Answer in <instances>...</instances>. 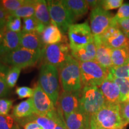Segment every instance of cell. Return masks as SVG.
Masks as SVG:
<instances>
[{"label": "cell", "mask_w": 129, "mask_h": 129, "mask_svg": "<svg viewBox=\"0 0 129 129\" xmlns=\"http://www.w3.org/2000/svg\"><path fill=\"white\" fill-rule=\"evenodd\" d=\"M90 129L124 128L120 115V104L106 103L90 117Z\"/></svg>", "instance_id": "1"}, {"label": "cell", "mask_w": 129, "mask_h": 129, "mask_svg": "<svg viewBox=\"0 0 129 129\" xmlns=\"http://www.w3.org/2000/svg\"><path fill=\"white\" fill-rule=\"evenodd\" d=\"M62 90L67 92L80 91L83 88L80 62L71 57L58 68Z\"/></svg>", "instance_id": "2"}, {"label": "cell", "mask_w": 129, "mask_h": 129, "mask_svg": "<svg viewBox=\"0 0 129 129\" xmlns=\"http://www.w3.org/2000/svg\"><path fill=\"white\" fill-rule=\"evenodd\" d=\"M59 79V71L57 68L44 63L41 64L38 84L49 96L55 106L57 105L60 93Z\"/></svg>", "instance_id": "3"}, {"label": "cell", "mask_w": 129, "mask_h": 129, "mask_svg": "<svg viewBox=\"0 0 129 129\" xmlns=\"http://www.w3.org/2000/svg\"><path fill=\"white\" fill-rule=\"evenodd\" d=\"M43 51H32L20 47L0 58V62L10 67L21 68L30 67L37 63L42 57Z\"/></svg>", "instance_id": "4"}, {"label": "cell", "mask_w": 129, "mask_h": 129, "mask_svg": "<svg viewBox=\"0 0 129 129\" xmlns=\"http://www.w3.org/2000/svg\"><path fill=\"white\" fill-rule=\"evenodd\" d=\"M106 104L98 87H83L81 91L80 109L91 117Z\"/></svg>", "instance_id": "5"}, {"label": "cell", "mask_w": 129, "mask_h": 129, "mask_svg": "<svg viewBox=\"0 0 129 129\" xmlns=\"http://www.w3.org/2000/svg\"><path fill=\"white\" fill-rule=\"evenodd\" d=\"M82 84L83 87H99L107 78L109 71L105 69L96 60L80 62Z\"/></svg>", "instance_id": "6"}, {"label": "cell", "mask_w": 129, "mask_h": 129, "mask_svg": "<svg viewBox=\"0 0 129 129\" xmlns=\"http://www.w3.org/2000/svg\"><path fill=\"white\" fill-rule=\"evenodd\" d=\"M44 63L54 66L58 69L72 57L71 50L67 40L60 43L46 46L42 52Z\"/></svg>", "instance_id": "7"}, {"label": "cell", "mask_w": 129, "mask_h": 129, "mask_svg": "<svg viewBox=\"0 0 129 129\" xmlns=\"http://www.w3.org/2000/svg\"><path fill=\"white\" fill-rule=\"evenodd\" d=\"M51 22L60 29L63 34L68 32L75 19L60 0L47 1Z\"/></svg>", "instance_id": "8"}, {"label": "cell", "mask_w": 129, "mask_h": 129, "mask_svg": "<svg viewBox=\"0 0 129 129\" xmlns=\"http://www.w3.org/2000/svg\"><path fill=\"white\" fill-rule=\"evenodd\" d=\"M68 37L71 51L86 46L94 39L87 22L70 26L68 30Z\"/></svg>", "instance_id": "9"}, {"label": "cell", "mask_w": 129, "mask_h": 129, "mask_svg": "<svg viewBox=\"0 0 129 129\" xmlns=\"http://www.w3.org/2000/svg\"><path fill=\"white\" fill-rule=\"evenodd\" d=\"M114 16L101 7L92 10L90 14V26L93 37L101 36L112 25Z\"/></svg>", "instance_id": "10"}, {"label": "cell", "mask_w": 129, "mask_h": 129, "mask_svg": "<svg viewBox=\"0 0 129 129\" xmlns=\"http://www.w3.org/2000/svg\"><path fill=\"white\" fill-rule=\"evenodd\" d=\"M35 114L40 116H44L56 109L55 105L49 96L43 91L40 85L37 84L34 88V94L32 97Z\"/></svg>", "instance_id": "11"}, {"label": "cell", "mask_w": 129, "mask_h": 129, "mask_svg": "<svg viewBox=\"0 0 129 129\" xmlns=\"http://www.w3.org/2000/svg\"><path fill=\"white\" fill-rule=\"evenodd\" d=\"M111 49L129 46V39L115 25L112 23L101 36L98 37Z\"/></svg>", "instance_id": "12"}, {"label": "cell", "mask_w": 129, "mask_h": 129, "mask_svg": "<svg viewBox=\"0 0 129 129\" xmlns=\"http://www.w3.org/2000/svg\"><path fill=\"white\" fill-rule=\"evenodd\" d=\"M81 91V90L76 92H61L56 106L60 109L63 117L80 109Z\"/></svg>", "instance_id": "13"}, {"label": "cell", "mask_w": 129, "mask_h": 129, "mask_svg": "<svg viewBox=\"0 0 129 129\" xmlns=\"http://www.w3.org/2000/svg\"><path fill=\"white\" fill-rule=\"evenodd\" d=\"M67 129H90V116L80 109L64 116Z\"/></svg>", "instance_id": "14"}, {"label": "cell", "mask_w": 129, "mask_h": 129, "mask_svg": "<svg viewBox=\"0 0 129 129\" xmlns=\"http://www.w3.org/2000/svg\"><path fill=\"white\" fill-rule=\"evenodd\" d=\"M96 46V56L95 60L104 68L109 70L113 67L112 62V49L102 41L99 37H94Z\"/></svg>", "instance_id": "15"}, {"label": "cell", "mask_w": 129, "mask_h": 129, "mask_svg": "<svg viewBox=\"0 0 129 129\" xmlns=\"http://www.w3.org/2000/svg\"><path fill=\"white\" fill-rule=\"evenodd\" d=\"M98 87L104 95L106 103L111 104H121L120 88L117 84L108 77Z\"/></svg>", "instance_id": "16"}, {"label": "cell", "mask_w": 129, "mask_h": 129, "mask_svg": "<svg viewBox=\"0 0 129 129\" xmlns=\"http://www.w3.org/2000/svg\"><path fill=\"white\" fill-rule=\"evenodd\" d=\"M20 33L7 30L4 33L3 42L0 44V58L7 53L20 47Z\"/></svg>", "instance_id": "17"}, {"label": "cell", "mask_w": 129, "mask_h": 129, "mask_svg": "<svg viewBox=\"0 0 129 129\" xmlns=\"http://www.w3.org/2000/svg\"><path fill=\"white\" fill-rule=\"evenodd\" d=\"M40 38L44 46L57 44L66 39L60 29L52 22L45 27L43 32L40 35Z\"/></svg>", "instance_id": "18"}, {"label": "cell", "mask_w": 129, "mask_h": 129, "mask_svg": "<svg viewBox=\"0 0 129 129\" xmlns=\"http://www.w3.org/2000/svg\"><path fill=\"white\" fill-rule=\"evenodd\" d=\"M44 45L40 35L35 33H22L20 37V47L32 51H43Z\"/></svg>", "instance_id": "19"}, {"label": "cell", "mask_w": 129, "mask_h": 129, "mask_svg": "<svg viewBox=\"0 0 129 129\" xmlns=\"http://www.w3.org/2000/svg\"><path fill=\"white\" fill-rule=\"evenodd\" d=\"M71 56L79 62L94 60L96 56V46L94 39L86 46L77 50L71 51Z\"/></svg>", "instance_id": "20"}, {"label": "cell", "mask_w": 129, "mask_h": 129, "mask_svg": "<svg viewBox=\"0 0 129 129\" xmlns=\"http://www.w3.org/2000/svg\"><path fill=\"white\" fill-rule=\"evenodd\" d=\"M62 1L75 20L86 14L89 9L84 0H62Z\"/></svg>", "instance_id": "21"}, {"label": "cell", "mask_w": 129, "mask_h": 129, "mask_svg": "<svg viewBox=\"0 0 129 129\" xmlns=\"http://www.w3.org/2000/svg\"><path fill=\"white\" fill-rule=\"evenodd\" d=\"M12 112L13 116L16 120L25 118L35 114L32 98H29L14 106Z\"/></svg>", "instance_id": "22"}, {"label": "cell", "mask_w": 129, "mask_h": 129, "mask_svg": "<svg viewBox=\"0 0 129 129\" xmlns=\"http://www.w3.org/2000/svg\"><path fill=\"white\" fill-rule=\"evenodd\" d=\"M34 17L45 26L51 23L47 1L35 0Z\"/></svg>", "instance_id": "23"}, {"label": "cell", "mask_w": 129, "mask_h": 129, "mask_svg": "<svg viewBox=\"0 0 129 129\" xmlns=\"http://www.w3.org/2000/svg\"><path fill=\"white\" fill-rule=\"evenodd\" d=\"M45 26L37 20L34 16L23 19L22 33H35L40 35L43 32Z\"/></svg>", "instance_id": "24"}, {"label": "cell", "mask_w": 129, "mask_h": 129, "mask_svg": "<svg viewBox=\"0 0 129 129\" xmlns=\"http://www.w3.org/2000/svg\"><path fill=\"white\" fill-rule=\"evenodd\" d=\"M113 67H121L129 61V46L112 50Z\"/></svg>", "instance_id": "25"}, {"label": "cell", "mask_w": 129, "mask_h": 129, "mask_svg": "<svg viewBox=\"0 0 129 129\" xmlns=\"http://www.w3.org/2000/svg\"><path fill=\"white\" fill-rule=\"evenodd\" d=\"M35 0H27V2L17 10L11 13L10 15H13L20 18H28L33 17L35 14Z\"/></svg>", "instance_id": "26"}, {"label": "cell", "mask_w": 129, "mask_h": 129, "mask_svg": "<svg viewBox=\"0 0 129 129\" xmlns=\"http://www.w3.org/2000/svg\"><path fill=\"white\" fill-rule=\"evenodd\" d=\"M9 67L0 62V98L7 96L10 92V88L6 81V75Z\"/></svg>", "instance_id": "27"}, {"label": "cell", "mask_w": 129, "mask_h": 129, "mask_svg": "<svg viewBox=\"0 0 129 129\" xmlns=\"http://www.w3.org/2000/svg\"><path fill=\"white\" fill-rule=\"evenodd\" d=\"M0 129H21L13 115H0Z\"/></svg>", "instance_id": "28"}, {"label": "cell", "mask_w": 129, "mask_h": 129, "mask_svg": "<svg viewBox=\"0 0 129 129\" xmlns=\"http://www.w3.org/2000/svg\"><path fill=\"white\" fill-rule=\"evenodd\" d=\"M22 69L19 67H9L6 75V81L10 88H13L16 85Z\"/></svg>", "instance_id": "29"}, {"label": "cell", "mask_w": 129, "mask_h": 129, "mask_svg": "<svg viewBox=\"0 0 129 129\" xmlns=\"http://www.w3.org/2000/svg\"><path fill=\"white\" fill-rule=\"evenodd\" d=\"M109 78L115 82L118 86L121 93V103L123 101L126 95L129 93V78H115L108 74Z\"/></svg>", "instance_id": "30"}, {"label": "cell", "mask_w": 129, "mask_h": 129, "mask_svg": "<svg viewBox=\"0 0 129 129\" xmlns=\"http://www.w3.org/2000/svg\"><path fill=\"white\" fill-rule=\"evenodd\" d=\"M1 7L9 13V15L11 13L17 10L23 6L27 2V0H1Z\"/></svg>", "instance_id": "31"}, {"label": "cell", "mask_w": 129, "mask_h": 129, "mask_svg": "<svg viewBox=\"0 0 129 129\" xmlns=\"http://www.w3.org/2000/svg\"><path fill=\"white\" fill-rule=\"evenodd\" d=\"M22 20L20 17L9 15L6 21V29L16 33H20L22 32Z\"/></svg>", "instance_id": "32"}, {"label": "cell", "mask_w": 129, "mask_h": 129, "mask_svg": "<svg viewBox=\"0 0 129 129\" xmlns=\"http://www.w3.org/2000/svg\"><path fill=\"white\" fill-rule=\"evenodd\" d=\"M109 74L115 78H129V61L121 67L111 68Z\"/></svg>", "instance_id": "33"}, {"label": "cell", "mask_w": 129, "mask_h": 129, "mask_svg": "<svg viewBox=\"0 0 129 129\" xmlns=\"http://www.w3.org/2000/svg\"><path fill=\"white\" fill-rule=\"evenodd\" d=\"M129 19V3H124L112 19V22Z\"/></svg>", "instance_id": "34"}, {"label": "cell", "mask_w": 129, "mask_h": 129, "mask_svg": "<svg viewBox=\"0 0 129 129\" xmlns=\"http://www.w3.org/2000/svg\"><path fill=\"white\" fill-rule=\"evenodd\" d=\"M123 4V0H102L100 2V7L106 11L119 9Z\"/></svg>", "instance_id": "35"}, {"label": "cell", "mask_w": 129, "mask_h": 129, "mask_svg": "<svg viewBox=\"0 0 129 129\" xmlns=\"http://www.w3.org/2000/svg\"><path fill=\"white\" fill-rule=\"evenodd\" d=\"M13 103L12 100L0 98V115H9L11 109L12 108Z\"/></svg>", "instance_id": "36"}, {"label": "cell", "mask_w": 129, "mask_h": 129, "mask_svg": "<svg viewBox=\"0 0 129 129\" xmlns=\"http://www.w3.org/2000/svg\"><path fill=\"white\" fill-rule=\"evenodd\" d=\"M15 93L19 99L32 98L34 94V89L27 86L18 87L16 88Z\"/></svg>", "instance_id": "37"}, {"label": "cell", "mask_w": 129, "mask_h": 129, "mask_svg": "<svg viewBox=\"0 0 129 129\" xmlns=\"http://www.w3.org/2000/svg\"><path fill=\"white\" fill-rule=\"evenodd\" d=\"M120 115L124 126L129 124V103L122 102L120 104Z\"/></svg>", "instance_id": "38"}, {"label": "cell", "mask_w": 129, "mask_h": 129, "mask_svg": "<svg viewBox=\"0 0 129 129\" xmlns=\"http://www.w3.org/2000/svg\"><path fill=\"white\" fill-rule=\"evenodd\" d=\"M112 23L117 26L129 39V19L112 22Z\"/></svg>", "instance_id": "39"}, {"label": "cell", "mask_w": 129, "mask_h": 129, "mask_svg": "<svg viewBox=\"0 0 129 129\" xmlns=\"http://www.w3.org/2000/svg\"><path fill=\"white\" fill-rule=\"evenodd\" d=\"M24 129H43L42 127L35 121H30L23 125Z\"/></svg>", "instance_id": "40"}, {"label": "cell", "mask_w": 129, "mask_h": 129, "mask_svg": "<svg viewBox=\"0 0 129 129\" xmlns=\"http://www.w3.org/2000/svg\"><path fill=\"white\" fill-rule=\"evenodd\" d=\"M100 2L101 1H98V0H86L88 8L91 9V10L100 7Z\"/></svg>", "instance_id": "41"}, {"label": "cell", "mask_w": 129, "mask_h": 129, "mask_svg": "<svg viewBox=\"0 0 129 129\" xmlns=\"http://www.w3.org/2000/svg\"><path fill=\"white\" fill-rule=\"evenodd\" d=\"M9 16V13L5 10L2 7H0V21L6 22Z\"/></svg>", "instance_id": "42"}, {"label": "cell", "mask_w": 129, "mask_h": 129, "mask_svg": "<svg viewBox=\"0 0 129 129\" xmlns=\"http://www.w3.org/2000/svg\"><path fill=\"white\" fill-rule=\"evenodd\" d=\"M54 129H67L65 125V122H64V118L61 119Z\"/></svg>", "instance_id": "43"}, {"label": "cell", "mask_w": 129, "mask_h": 129, "mask_svg": "<svg viewBox=\"0 0 129 129\" xmlns=\"http://www.w3.org/2000/svg\"><path fill=\"white\" fill-rule=\"evenodd\" d=\"M5 31H6V28H5L4 29L0 30V44H1L3 42V38H4V36Z\"/></svg>", "instance_id": "44"}, {"label": "cell", "mask_w": 129, "mask_h": 129, "mask_svg": "<svg viewBox=\"0 0 129 129\" xmlns=\"http://www.w3.org/2000/svg\"><path fill=\"white\" fill-rule=\"evenodd\" d=\"M6 22H3V21H0V30H3L6 28Z\"/></svg>", "instance_id": "45"}, {"label": "cell", "mask_w": 129, "mask_h": 129, "mask_svg": "<svg viewBox=\"0 0 129 129\" xmlns=\"http://www.w3.org/2000/svg\"><path fill=\"white\" fill-rule=\"evenodd\" d=\"M122 102H128L129 103V93L126 95V96L125 97L124 99V100H123V101H122L121 103H122Z\"/></svg>", "instance_id": "46"}, {"label": "cell", "mask_w": 129, "mask_h": 129, "mask_svg": "<svg viewBox=\"0 0 129 129\" xmlns=\"http://www.w3.org/2000/svg\"><path fill=\"white\" fill-rule=\"evenodd\" d=\"M109 129H124V128H109Z\"/></svg>", "instance_id": "47"}, {"label": "cell", "mask_w": 129, "mask_h": 129, "mask_svg": "<svg viewBox=\"0 0 129 129\" xmlns=\"http://www.w3.org/2000/svg\"><path fill=\"white\" fill-rule=\"evenodd\" d=\"M0 7H1V2H0Z\"/></svg>", "instance_id": "48"}]
</instances>
